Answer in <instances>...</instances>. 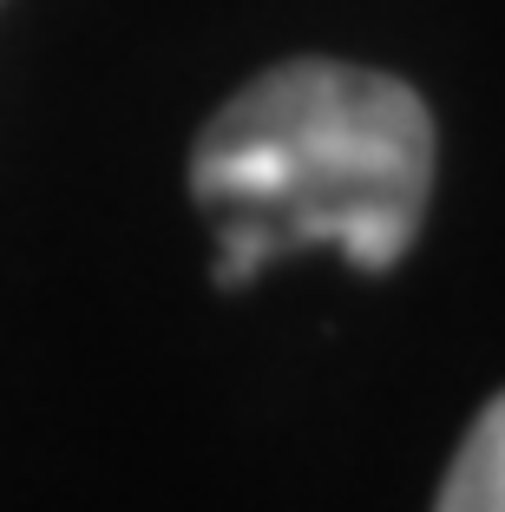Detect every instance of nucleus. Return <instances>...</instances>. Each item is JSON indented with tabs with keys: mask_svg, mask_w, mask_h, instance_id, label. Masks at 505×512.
Masks as SVG:
<instances>
[{
	"mask_svg": "<svg viewBox=\"0 0 505 512\" xmlns=\"http://www.w3.org/2000/svg\"><path fill=\"white\" fill-rule=\"evenodd\" d=\"M191 191L223 230L217 289H243L302 243H335L355 270L381 276L427 217L433 119L387 73L289 60L204 125Z\"/></svg>",
	"mask_w": 505,
	"mask_h": 512,
	"instance_id": "obj_1",
	"label": "nucleus"
},
{
	"mask_svg": "<svg viewBox=\"0 0 505 512\" xmlns=\"http://www.w3.org/2000/svg\"><path fill=\"white\" fill-rule=\"evenodd\" d=\"M433 512H505V394L479 407L473 434L460 440Z\"/></svg>",
	"mask_w": 505,
	"mask_h": 512,
	"instance_id": "obj_2",
	"label": "nucleus"
}]
</instances>
